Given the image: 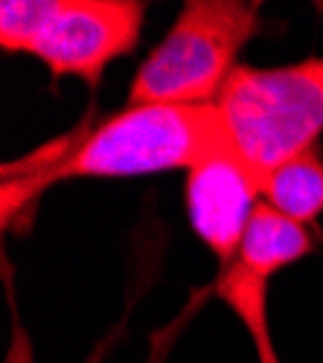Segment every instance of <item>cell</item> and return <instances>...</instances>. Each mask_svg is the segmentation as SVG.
<instances>
[{
    "label": "cell",
    "instance_id": "cell-2",
    "mask_svg": "<svg viewBox=\"0 0 323 363\" xmlns=\"http://www.w3.org/2000/svg\"><path fill=\"white\" fill-rule=\"evenodd\" d=\"M259 4L187 0L163 41L143 58L128 105H216L236 55L262 29Z\"/></svg>",
    "mask_w": 323,
    "mask_h": 363
},
{
    "label": "cell",
    "instance_id": "cell-4",
    "mask_svg": "<svg viewBox=\"0 0 323 363\" xmlns=\"http://www.w3.org/2000/svg\"><path fill=\"white\" fill-rule=\"evenodd\" d=\"M230 143L265 174L277 163L320 143L323 58L283 67L239 65L216 102Z\"/></svg>",
    "mask_w": 323,
    "mask_h": 363
},
{
    "label": "cell",
    "instance_id": "cell-8",
    "mask_svg": "<svg viewBox=\"0 0 323 363\" xmlns=\"http://www.w3.org/2000/svg\"><path fill=\"white\" fill-rule=\"evenodd\" d=\"M253 349H256V354H259V363H280L277 349H274V337H271V335L256 337V340H253Z\"/></svg>",
    "mask_w": 323,
    "mask_h": 363
},
{
    "label": "cell",
    "instance_id": "cell-7",
    "mask_svg": "<svg viewBox=\"0 0 323 363\" xmlns=\"http://www.w3.org/2000/svg\"><path fill=\"white\" fill-rule=\"evenodd\" d=\"M262 198L283 216L314 224L323 216V145L314 143L268 169L262 174Z\"/></svg>",
    "mask_w": 323,
    "mask_h": 363
},
{
    "label": "cell",
    "instance_id": "cell-5",
    "mask_svg": "<svg viewBox=\"0 0 323 363\" xmlns=\"http://www.w3.org/2000/svg\"><path fill=\"white\" fill-rule=\"evenodd\" d=\"M262 195V174L224 137L187 172V216L192 233L221 270L239 256L248 221Z\"/></svg>",
    "mask_w": 323,
    "mask_h": 363
},
{
    "label": "cell",
    "instance_id": "cell-1",
    "mask_svg": "<svg viewBox=\"0 0 323 363\" xmlns=\"http://www.w3.org/2000/svg\"><path fill=\"white\" fill-rule=\"evenodd\" d=\"M227 137L216 105H128L87 131L55 163L35 169L18 192L33 195L55 180L143 177L192 169Z\"/></svg>",
    "mask_w": 323,
    "mask_h": 363
},
{
    "label": "cell",
    "instance_id": "cell-3",
    "mask_svg": "<svg viewBox=\"0 0 323 363\" xmlns=\"http://www.w3.org/2000/svg\"><path fill=\"white\" fill-rule=\"evenodd\" d=\"M143 21L140 0H4L0 47L35 55L53 79L97 84L111 62L134 52Z\"/></svg>",
    "mask_w": 323,
    "mask_h": 363
},
{
    "label": "cell",
    "instance_id": "cell-6",
    "mask_svg": "<svg viewBox=\"0 0 323 363\" xmlns=\"http://www.w3.org/2000/svg\"><path fill=\"white\" fill-rule=\"evenodd\" d=\"M314 247H317V241L306 230V224L283 216L268 201H262V203H256L253 216L248 221L236 262L242 267H248L253 277L268 282L274 274L285 270L288 264L312 256Z\"/></svg>",
    "mask_w": 323,
    "mask_h": 363
}]
</instances>
